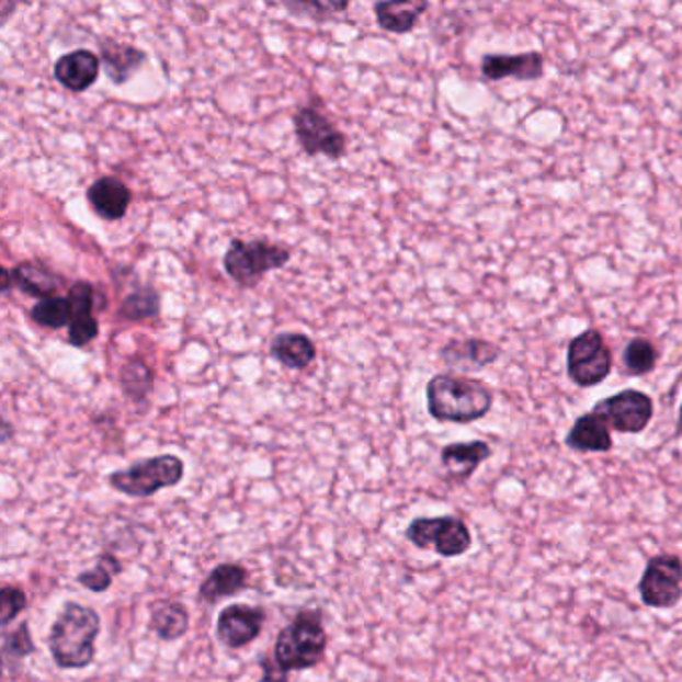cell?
<instances>
[{
    "label": "cell",
    "mask_w": 682,
    "mask_h": 682,
    "mask_svg": "<svg viewBox=\"0 0 682 682\" xmlns=\"http://www.w3.org/2000/svg\"><path fill=\"white\" fill-rule=\"evenodd\" d=\"M184 478V461L177 455H159L118 468L106 478L109 487L130 499H148L159 490L179 487Z\"/></svg>",
    "instance_id": "obj_4"
},
{
    "label": "cell",
    "mask_w": 682,
    "mask_h": 682,
    "mask_svg": "<svg viewBox=\"0 0 682 682\" xmlns=\"http://www.w3.org/2000/svg\"><path fill=\"white\" fill-rule=\"evenodd\" d=\"M11 288H12L11 271H9L7 266H4V269H2V293L7 295V293H9Z\"/></svg>",
    "instance_id": "obj_34"
},
{
    "label": "cell",
    "mask_w": 682,
    "mask_h": 682,
    "mask_svg": "<svg viewBox=\"0 0 682 682\" xmlns=\"http://www.w3.org/2000/svg\"><path fill=\"white\" fill-rule=\"evenodd\" d=\"M565 444L575 453H609L613 436L609 424L591 410L575 421Z\"/></svg>",
    "instance_id": "obj_19"
},
{
    "label": "cell",
    "mask_w": 682,
    "mask_h": 682,
    "mask_svg": "<svg viewBox=\"0 0 682 682\" xmlns=\"http://www.w3.org/2000/svg\"><path fill=\"white\" fill-rule=\"evenodd\" d=\"M123 562L114 557L113 553H101L96 558V567L80 572L77 580L91 592L109 591L113 587V580L123 572Z\"/></svg>",
    "instance_id": "obj_27"
},
{
    "label": "cell",
    "mask_w": 682,
    "mask_h": 682,
    "mask_svg": "<svg viewBox=\"0 0 682 682\" xmlns=\"http://www.w3.org/2000/svg\"><path fill=\"white\" fill-rule=\"evenodd\" d=\"M191 628L189 609L179 601H157L150 606V630L164 643L184 637Z\"/></svg>",
    "instance_id": "obj_22"
},
{
    "label": "cell",
    "mask_w": 682,
    "mask_h": 682,
    "mask_svg": "<svg viewBox=\"0 0 682 682\" xmlns=\"http://www.w3.org/2000/svg\"><path fill=\"white\" fill-rule=\"evenodd\" d=\"M329 637L319 611H300L279 633L274 643V659L285 671H308L325 659Z\"/></svg>",
    "instance_id": "obj_3"
},
{
    "label": "cell",
    "mask_w": 682,
    "mask_h": 682,
    "mask_svg": "<svg viewBox=\"0 0 682 682\" xmlns=\"http://www.w3.org/2000/svg\"><path fill=\"white\" fill-rule=\"evenodd\" d=\"M495 395L487 383L465 376L436 375L427 385V409L434 421H480L489 414Z\"/></svg>",
    "instance_id": "obj_2"
},
{
    "label": "cell",
    "mask_w": 682,
    "mask_h": 682,
    "mask_svg": "<svg viewBox=\"0 0 682 682\" xmlns=\"http://www.w3.org/2000/svg\"><path fill=\"white\" fill-rule=\"evenodd\" d=\"M266 613L252 604H230L216 621V637L227 648H245L261 637Z\"/></svg>",
    "instance_id": "obj_11"
},
{
    "label": "cell",
    "mask_w": 682,
    "mask_h": 682,
    "mask_svg": "<svg viewBox=\"0 0 682 682\" xmlns=\"http://www.w3.org/2000/svg\"><path fill=\"white\" fill-rule=\"evenodd\" d=\"M592 412L599 414L611 429L625 434H638L645 431L648 422L652 421L655 405L652 398L643 390L626 388L613 397L604 398L592 407Z\"/></svg>",
    "instance_id": "obj_10"
},
{
    "label": "cell",
    "mask_w": 682,
    "mask_h": 682,
    "mask_svg": "<svg viewBox=\"0 0 682 682\" xmlns=\"http://www.w3.org/2000/svg\"><path fill=\"white\" fill-rule=\"evenodd\" d=\"M677 429H679V432L682 434V405L681 410H679V422H677Z\"/></svg>",
    "instance_id": "obj_35"
},
{
    "label": "cell",
    "mask_w": 682,
    "mask_h": 682,
    "mask_svg": "<svg viewBox=\"0 0 682 682\" xmlns=\"http://www.w3.org/2000/svg\"><path fill=\"white\" fill-rule=\"evenodd\" d=\"M101 60L106 77L116 84H125L143 67L147 55L137 46L123 45L113 38H101Z\"/></svg>",
    "instance_id": "obj_20"
},
{
    "label": "cell",
    "mask_w": 682,
    "mask_h": 682,
    "mask_svg": "<svg viewBox=\"0 0 682 682\" xmlns=\"http://www.w3.org/2000/svg\"><path fill=\"white\" fill-rule=\"evenodd\" d=\"M657 363H659V351L648 339H633L626 344L623 364L628 375H648Z\"/></svg>",
    "instance_id": "obj_29"
},
{
    "label": "cell",
    "mask_w": 682,
    "mask_h": 682,
    "mask_svg": "<svg viewBox=\"0 0 682 682\" xmlns=\"http://www.w3.org/2000/svg\"><path fill=\"white\" fill-rule=\"evenodd\" d=\"M87 201L103 220H121L130 206L133 193L121 179L101 177L89 186Z\"/></svg>",
    "instance_id": "obj_16"
},
{
    "label": "cell",
    "mask_w": 682,
    "mask_h": 682,
    "mask_svg": "<svg viewBox=\"0 0 682 682\" xmlns=\"http://www.w3.org/2000/svg\"><path fill=\"white\" fill-rule=\"evenodd\" d=\"M480 72L489 80H538L545 75V57L536 50L521 55H485Z\"/></svg>",
    "instance_id": "obj_13"
},
{
    "label": "cell",
    "mask_w": 682,
    "mask_h": 682,
    "mask_svg": "<svg viewBox=\"0 0 682 682\" xmlns=\"http://www.w3.org/2000/svg\"><path fill=\"white\" fill-rule=\"evenodd\" d=\"M262 679L259 682H288V671H285L274 655H262L261 660Z\"/></svg>",
    "instance_id": "obj_33"
},
{
    "label": "cell",
    "mask_w": 682,
    "mask_h": 682,
    "mask_svg": "<svg viewBox=\"0 0 682 682\" xmlns=\"http://www.w3.org/2000/svg\"><path fill=\"white\" fill-rule=\"evenodd\" d=\"M640 601L650 609H672L682 599V560L674 555H657L647 562L638 582Z\"/></svg>",
    "instance_id": "obj_9"
},
{
    "label": "cell",
    "mask_w": 682,
    "mask_h": 682,
    "mask_svg": "<svg viewBox=\"0 0 682 682\" xmlns=\"http://www.w3.org/2000/svg\"><path fill=\"white\" fill-rule=\"evenodd\" d=\"M424 11H429V2L424 0H400V2L375 4L376 23L380 29L395 35L410 33Z\"/></svg>",
    "instance_id": "obj_23"
},
{
    "label": "cell",
    "mask_w": 682,
    "mask_h": 682,
    "mask_svg": "<svg viewBox=\"0 0 682 682\" xmlns=\"http://www.w3.org/2000/svg\"><path fill=\"white\" fill-rule=\"evenodd\" d=\"M35 640L29 633V623H21L16 630H7L4 633V643H2V652L9 660H23L31 657L35 652Z\"/></svg>",
    "instance_id": "obj_30"
},
{
    "label": "cell",
    "mask_w": 682,
    "mask_h": 682,
    "mask_svg": "<svg viewBox=\"0 0 682 682\" xmlns=\"http://www.w3.org/2000/svg\"><path fill=\"white\" fill-rule=\"evenodd\" d=\"M31 319L38 327H45V329H65L69 327L70 320H72V307H70L69 296H53V298H46L41 300L38 305L31 310Z\"/></svg>",
    "instance_id": "obj_28"
},
{
    "label": "cell",
    "mask_w": 682,
    "mask_h": 682,
    "mask_svg": "<svg viewBox=\"0 0 682 682\" xmlns=\"http://www.w3.org/2000/svg\"><path fill=\"white\" fill-rule=\"evenodd\" d=\"M492 448L485 441L473 443L446 444L441 451V463L451 480L467 482L468 478L477 473V468L489 461Z\"/></svg>",
    "instance_id": "obj_17"
},
{
    "label": "cell",
    "mask_w": 682,
    "mask_h": 682,
    "mask_svg": "<svg viewBox=\"0 0 682 682\" xmlns=\"http://www.w3.org/2000/svg\"><path fill=\"white\" fill-rule=\"evenodd\" d=\"M295 133L298 145L308 157L322 155L330 160L342 159L346 152V137L329 116L315 106H303L295 114Z\"/></svg>",
    "instance_id": "obj_8"
},
{
    "label": "cell",
    "mask_w": 682,
    "mask_h": 682,
    "mask_svg": "<svg viewBox=\"0 0 682 682\" xmlns=\"http://www.w3.org/2000/svg\"><path fill=\"white\" fill-rule=\"evenodd\" d=\"M99 288H94L89 281H77L69 288L70 307H72V320L69 325V344L72 346H87L99 337V320L94 317Z\"/></svg>",
    "instance_id": "obj_12"
},
{
    "label": "cell",
    "mask_w": 682,
    "mask_h": 682,
    "mask_svg": "<svg viewBox=\"0 0 682 682\" xmlns=\"http://www.w3.org/2000/svg\"><path fill=\"white\" fill-rule=\"evenodd\" d=\"M291 261V251L283 245H274L269 240H230V247L225 252V271L228 276L242 286L252 288L259 285L262 276L283 269Z\"/></svg>",
    "instance_id": "obj_5"
},
{
    "label": "cell",
    "mask_w": 682,
    "mask_h": 682,
    "mask_svg": "<svg viewBox=\"0 0 682 682\" xmlns=\"http://www.w3.org/2000/svg\"><path fill=\"white\" fill-rule=\"evenodd\" d=\"M26 606H29V599L23 589L4 584L0 591V625L7 628L19 614L26 611Z\"/></svg>",
    "instance_id": "obj_31"
},
{
    "label": "cell",
    "mask_w": 682,
    "mask_h": 682,
    "mask_svg": "<svg viewBox=\"0 0 682 682\" xmlns=\"http://www.w3.org/2000/svg\"><path fill=\"white\" fill-rule=\"evenodd\" d=\"M249 587V570L239 562H223L208 572L198 589L201 603L216 604L223 599L237 596Z\"/></svg>",
    "instance_id": "obj_18"
},
{
    "label": "cell",
    "mask_w": 682,
    "mask_h": 682,
    "mask_svg": "<svg viewBox=\"0 0 682 682\" xmlns=\"http://www.w3.org/2000/svg\"><path fill=\"white\" fill-rule=\"evenodd\" d=\"M103 60L96 53L87 48H77L58 58L55 65V79L72 92H84L91 89L99 79Z\"/></svg>",
    "instance_id": "obj_14"
},
{
    "label": "cell",
    "mask_w": 682,
    "mask_h": 682,
    "mask_svg": "<svg viewBox=\"0 0 682 682\" xmlns=\"http://www.w3.org/2000/svg\"><path fill=\"white\" fill-rule=\"evenodd\" d=\"M441 359L451 368L480 371L501 359V349L485 339H463L448 341L441 349Z\"/></svg>",
    "instance_id": "obj_15"
},
{
    "label": "cell",
    "mask_w": 682,
    "mask_h": 682,
    "mask_svg": "<svg viewBox=\"0 0 682 682\" xmlns=\"http://www.w3.org/2000/svg\"><path fill=\"white\" fill-rule=\"evenodd\" d=\"M613 371V353L599 330L580 332L569 342L567 373L569 378L582 388L596 387Z\"/></svg>",
    "instance_id": "obj_7"
},
{
    "label": "cell",
    "mask_w": 682,
    "mask_h": 682,
    "mask_svg": "<svg viewBox=\"0 0 682 682\" xmlns=\"http://www.w3.org/2000/svg\"><path fill=\"white\" fill-rule=\"evenodd\" d=\"M405 536L410 545L421 550H434L439 557H463L473 546V535L467 523L453 514L417 516L410 521Z\"/></svg>",
    "instance_id": "obj_6"
},
{
    "label": "cell",
    "mask_w": 682,
    "mask_h": 682,
    "mask_svg": "<svg viewBox=\"0 0 682 682\" xmlns=\"http://www.w3.org/2000/svg\"><path fill=\"white\" fill-rule=\"evenodd\" d=\"M288 11L295 12V14H305L315 21H327L337 16L339 12H344L349 9V2H285Z\"/></svg>",
    "instance_id": "obj_32"
},
{
    "label": "cell",
    "mask_w": 682,
    "mask_h": 682,
    "mask_svg": "<svg viewBox=\"0 0 682 682\" xmlns=\"http://www.w3.org/2000/svg\"><path fill=\"white\" fill-rule=\"evenodd\" d=\"M118 378H121V388H123L125 397L135 400V402H143L150 395L152 385H155L152 368L145 361H140V359L128 361L123 366Z\"/></svg>",
    "instance_id": "obj_25"
},
{
    "label": "cell",
    "mask_w": 682,
    "mask_h": 682,
    "mask_svg": "<svg viewBox=\"0 0 682 682\" xmlns=\"http://www.w3.org/2000/svg\"><path fill=\"white\" fill-rule=\"evenodd\" d=\"M269 353L276 363L283 364L286 368L303 371L308 364L315 363L317 346L303 332H281L271 341Z\"/></svg>",
    "instance_id": "obj_21"
},
{
    "label": "cell",
    "mask_w": 682,
    "mask_h": 682,
    "mask_svg": "<svg viewBox=\"0 0 682 682\" xmlns=\"http://www.w3.org/2000/svg\"><path fill=\"white\" fill-rule=\"evenodd\" d=\"M160 312V295L150 288L143 286L137 293L126 296L123 305L118 308V317L130 322H140V320L157 319Z\"/></svg>",
    "instance_id": "obj_26"
},
{
    "label": "cell",
    "mask_w": 682,
    "mask_h": 682,
    "mask_svg": "<svg viewBox=\"0 0 682 682\" xmlns=\"http://www.w3.org/2000/svg\"><path fill=\"white\" fill-rule=\"evenodd\" d=\"M12 286L19 288L24 295L33 296V298H53L57 296L60 279L53 271H48L38 262H21L11 271Z\"/></svg>",
    "instance_id": "obj_24"
},
{
    "label": "cell",
    "mask_w": 682,
    "mask_h": 682,
    "mask_svg": "<svg viewBox=\"0 0 682 682\" xmlns=\"http://www.w3.org/2000/svg\"><path fill=\"white\" fill-rule=\"evenodd\" d=\"M101 635V616L84 604H62L48 633L50 657L62 671H79L96 659V638Z\"/></svg>",
    "instance_id": "obj_1"
}]
</instances>
